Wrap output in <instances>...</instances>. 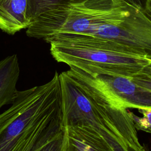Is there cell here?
<instances>
[{
  "label": "cell",
  "instance_id": "2",
  "mask_svg": "<svg viewBox=\"0 0 151 151\" xmlns=\"http://www.w3.org/2000/svg\"><path fill=\"white\" fill-rule=\"evenodd\" d=\"M60 74L47 83L19 91L0 114V151H41L63 132Z\"/></svg>",
  "mask_w": 151,
  "mask_h": 151
},
{
  "label": "cell",
  "instance_id": "1",
  "mask_svg": "<svg viewBox=\"0 0 151 151\" xmlns=\"http://www.w3.org/2000/svg\"><path fill=\"white\" fill-rule=\"evenodd\" d=\"M62 125L64 129H91L114 151H147L139 141L127 109L117 107L103 91L70 68L60 73Z\"/></svg>",
  "mask_w": 151,
  "mask_h": 151
},
{
  "label": "cell",
  "instance_id": "12",
  "mask_svg": "<svg viewBox=\"0 0 151 151\" xmlns=\"http://www.w3.org/2000/svg\"><path fill=\"white\" fill-rule=\"evenodd\" d=\"M131 79L137 85L151 91V60Z\"/></svg>",
  "mask_w": 151,
  "mask_h": 151
},
{
  "label": "cell",
  "instance_id": "5",
  "mask_svg": "<svg viewBox=\"0 0 151 151\" xmlns=\"http://www.w3.org/2000/svg\"><path fill=\"white\" fill-rule=\"evenodd\" d=\"M124 1L122 16L97 27L89 35L114 41L151 60V22L143 14L139 4Z\"/></svg>",
  "mask_w": 151,
  "mask_h": 151
},
{
  "label": "cell",
  "instance_id": "4",
  "mask_svg": "<svg viewBox=\"0 0 151 151\" xmlns=\"http://www.w3.org/2000/svg\"><path fill=\"white\" fill-rule=\"evenodd\" d=\"M104 0H85L44 13L27 28L29 37L46 39L60 34L88 35L103 21Z\"/></svg>",
  "mask_w": 151,
  "mask_h": 151
},
{
  "label": "cell",
  "instance_id": "10",
  "mask_svg": "<svg viewBox=\"0 0 151 151\" xmlns=\"http://www.w3.org/2000/svg\"><path fill=\"white\" fill-rule=\"evenodd\" d=\"M85 0H28L27 15L32 21L40 15Z\"/></svg>",
  "mask_w": 151,
  "mask_h": 151
},
{
  "label": "cell",
  "instance_id": "11",
  "mask_svg": "<svg viewBox=\"0 0 151 151\" xmlns=\"http://www.w3.org/2000/svg\"><path fill=\"white\" fill-rule=\"evenodd\" d=\"M137 110L142 114V117L137 116L133 112L127 110L135 129L151 133V109H139Z\"/></svg>",
  "mask_w": 151,
  "mask_h": 151
},
{
  "label": "cell",
  "instance_id": "3",
  "mask_svg": "<svg viewBox=\"0 0 151 151\" xmlns=\"http://www.w3.org/2000/svg\"><path fill=\"white\" fill-rule=\"evenodd\" d=\"M44 40L57 62L90 73L132 77L150 61L120 43L96 36L60 34Z\"/></svg>",
  "mask_w": 151,
  "mask_h": 151
},
{
  "label": "cell",
  "instance_id": "13",
  "mask_svg": "<svg viewBox=\"0 0 151 151\" xmlns=\"http://www.w3.org/2000/svg\"><path fill=\"white\" fill-rule=\"evenodd\" d=\"M64 139V130L55 139L48 143L41 151H62Z\"/></svg>",
  "mask_w": 151,
  "mask_h": 151
},
{
  "label": "cell",
  "instance_id": "8",
  "mask_svg": "<svg viewBox=\"0 0 151 151\" xmlns=\"http://www.w3.org/2000/svg\"><path fill=\"white\" fill-rule=\"evenodd\" d=\"M62 151H114L107 142L91 129H64Z\"/></svg>",
  "mask_w": 151,
  "mask_h": 151
},
{
  "label": "cell",
  "instance_id": "9",
  "mask_svg": "<svg viewBox=\"0 0 151 151\" xmlns=\"http://www.w3.org/2000/svg\"><path fill=\"white\" fill-rule=\"evenodd\" d=\"M19 73L16 54L0 61V109L5 105L13 104L16 100L19 92L17 84Z\"/></svg>",
  "mask_w": 151,
  "mask_h": 151
},
{
  "label": "cell",
  "instance_id": "14",
  "mask_svg": "<svg viewBox=\"0 0 151 151\" xmlns=\"http://www.w3.org/2000/svg\"><path fill=\"white\" fill-rule=\"evenodd\" d=\"M141 9L145 16L151 22V0H143Z\"/></svg>",
  "mask_w": 151,
  "mask_h": 151
},
{
  "label": "cell",
  "instance_id": "7",
  "mask_svg": "<svg viewBox=\"0 0 151 151\" xmlns=\"http://www.w3.org/2000/svg\"><path fill=\"white\" fill-rule=\"evenodd\" d=\"M28 0H0V29L9 34L27 28L31 23L27 11Z\"/></svg>",
  "mask_w": 151,
  "mask_h": 151
},
{
  "label": "cell",
  "instance_id": "6",
  "mask_svg": "<svg viewBox=\"0 0 151 151\" xmlns=\"http://www.w3.org/2000/svg\"><path fill=\"white\" fill-rule=\"evenodd\" d=\"M86 73L119 107L151 109V91L135 84L131 77L110 73Z\"/></svg>",
  "mask_w": 151,
  "mask_h": 151
}]
</instances>
